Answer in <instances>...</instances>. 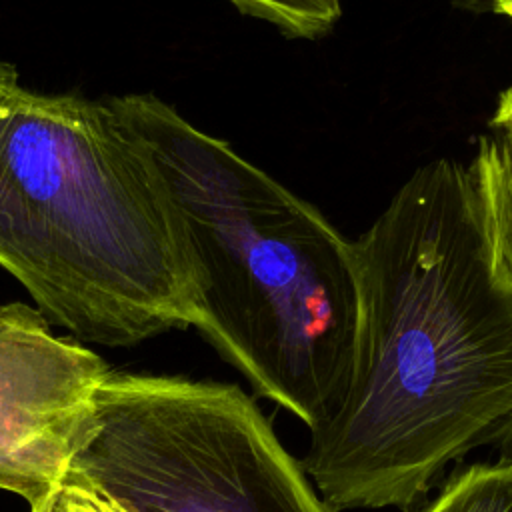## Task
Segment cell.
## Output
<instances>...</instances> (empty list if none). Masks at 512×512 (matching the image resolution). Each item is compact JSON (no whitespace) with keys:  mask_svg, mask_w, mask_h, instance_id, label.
Masks as SVG:
<instances>
[{"mask_svg":"<svg viewBox=\"0 0 512 512\" xmlns=\"http://www.w3.org/2000/svg\"><path fill=\"white\" fill-rule=\"evenodd\" d=\"M352 254L350 378L300 464L332 512L406 510L472 450H512V282L448 158L418 168Z\"/></svg>","mask_w":512,"mask_h":512,"instance_id":"cell-1","label":"cell"},{"mask_svg":"<svg viewBox=\"0 0 512 512\" xmlns=\"http://www.w3.org/2000/svg\"><path fill=\"white\" fill-rule=\"evenodd\" d=\"M140 136L184 220L198 274L196 330L252 388L310 432L352 368V242L228 142L154 94L106 96Z\"/></svg>","mask_w":512,"mask_h":512,"instance_id":"cell-2","label":"cell"},{"mask_svg":"<svg viewBox=\"0 0 512 512\" xmlns=\"http://www.w3.org/2000/svg\"><path fill=\"white\" fill-rule=\"evenodd\" d=\"M2 152L44 248L50 324L112 348L196 328L184 220L150 150L106 98L20 86Z\"/></svg>","mask_w":512,"mask_h":512,"instance_id":"cell-3","label":"cell"},{"mask_svg":"<svg viewBox=\"0 0 512 512\" xmlns=\"http://www.w3.org/2000/svg\"><path fill=\"white\" fill-rule=\"evenodd\" d=\"M66 480L120 512H332L234 384L110 372Z\"/></svg>","mask_w":512,"mask_h":512,"instance_id":"cell-4","label":"cell"},{"mask_svg":"<svg viewBox=\"0 0 512 512\" xmlns=\"http://www.w3.org/2000/svg\"><path fill=\"white\" fill-rule=\"evenodd\" d=\"M110 366L24 302L0 304V490L34 508L88 434Z\"/></svg>","mask_w":512,"mask_h":512,"instance_id":"cell-5","label":"cell"},{"mask_svg":"<svg viewBox=\"0 0 512 512\" xmlns=\"http://www.w3.org/2000/svg\"><path fill=\"white\" fill-rule=\"evenodd\" d=\"M468 172L488 254L512 282V86L500 92Z\"/></svg>","mask_w":512,"mask_h":512,"instance_id":"cell-6","label":"cell"},{"mask_svg":"<svg viewBox=\"0 0 512 512\" xmlns=\"http://www.w3.org/2000/svg\"><path fill=\"white\" fill-rule=\"evenodd\" d=\"M14 64L0 60V266L12 274L42 312L50 298V276L32 212L20 194L2 152L8 110L20 90Z\"/></svg>","mask_w":512,"mask_h":512,"instance_id":"cell-7","label":"cell"},{"mask_svg":"<svg viewBox=\"0 0 512 512\" xmlns=\"http://www.w3.org/2000/svg\"><path fill=\"white\" fill-rule=\"evenodd\" d=\"M414 512H512V458L454 470Z\"/></svg>","mask_w":512,"mask_h":512,"instance_id":"cell-8","label":"cell"},{"mask_svg":"<svg viewBox=\"0 0 512 512\" xmlns=\"http://www.w3.org/2000/svg\"><path fill=\"white\" fill-rule=\"evenodd\" d=\"M242 14L264 20L292 38L314 40L334 28L340 0H228Z\"/></svg>","mask_w":512,"mask_h":512,"instance_id":"cell-9","label":"cell"},{"mask_svg":"<svg viewBox=\"0 0 512 512\" xmlns=\"http://www.w3.org/2000/svg\"><path fill=\"white\" fill-rule=\"evenodd\" d=\"M30 512H120L90 488L62 478V482L46 494Z\"/></svg>","mask_w":512,"mask_h":512,"instance_id":"cell-10","label":"cell"},{"mask_svg":"<svg viewBox=\"0 0 512 512\" xmlns=\"http://www.w3.org/2000/svg\"><path fill=\"white\" fill-rule=\"evenodd\" d=\"M454 6L468 12H490V0H452Z\"/></svg>","mask_w":512,"mask_h":512,"instance_id":"cell-11","label":"cell"},{"mask_svg":"<svg viewBox=\"0 0 512 512\" xmlns=\"http://www.w3.org/2000/svg\"><path fill=\"white\" fill-rule=\"evenodd\" d=\"M490 12L512 18V0H490Z\"/></svg>","mask_w":512,"mask_h":512,"instance_id":"cell-12","label":"cell"}]
</instances>
